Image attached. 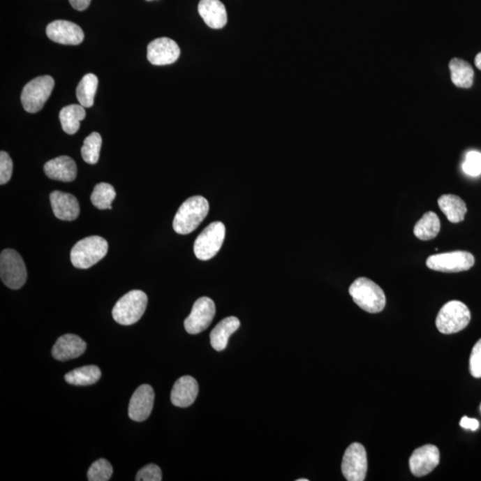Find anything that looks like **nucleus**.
I'll list each match as a JSON object with an SVG mask.
<instances>
[{
	"label": "nucleus",
	"instance_id": "obj_1",
	"mask_svg": "<svg viewBox=\"0 0 481 481\" xmlns=\"http://www.w3.org/2000/svg\"><path fill=\"white\" fill-rule=\"evenodd\" d=\"M209 209V202L205 197H190L177 209L173 221L174 230L179 235L192 233L207 217Z\"/></svg>",
	"mask_w": 481,
	"mask_h": 481
},
{
	"label": "nucleus",
	"instance_id": "obj_2",
	"mask_svg": "<svg viewBox=\"0 0 481 481\" xmlns=\"http://www.w3.org/2000/svg\"><path fill=\"white\" fill-rule=\"evenodd\" d=\"M354 302L368 313L382 312L385 308L386 296L380 287L367 277H360L350 287Z\"/></svg>",
	"mask_w": 481,
	"mask_h": 481
},
{
	"label": "nucleus",
	"instance_id": "obj_3",
	"mask_svg": "<svg viewBox=\"0 0 481 481\" xmlns=\"http://www.w3.org/2000/svg\"><path fill=\"white\" fill-rule=\"evenodd\" d=\"M109 245L105 238L92 235L82 239L71 251V261L77 269H89L104 259Z\"/></svg>",
	"mask_w": 481,
	"mask_h": 481
},
{
	"label": "nucleus",
	"instance_id": "obj_4",
	"mask_svg": "<svg viewBox=\"0 0 481 481\" xmlns=\"http://www.w3.org/2000/svg\"><path fill=\"white\" fill-rule=\"evenodd\" d=\"M147 302V295L143 290H131L116 302L112 309V318L121 325L135 324L145 314Z\"/></svg>",
	"mask_w": 481,
	"mask_h": 481
},
{
	"label": "nucleus",
	"instance_id": "obj_5",
	"mask_svg": "<svg viewBox=\"0 0 481 481\" xmlns=\"http://www.w3.org/2000/svg\"><path fill=\"white\" fill-rule=\"evenodd\" d=\"M471 312L459 300H452L442 306L436 319L438 330L444 334H457L470 324Z\"/></svg>",
	"mask_w": 481,
	"mask_h": 481
},
{
	"label": "nucleus",
	"instance_id": "obj_6",
	"mask_svg": "<svg viewBox=\"0 0 481 481\" xmlns=\"http://www.w3.org/2000/svg\"><path fill=\"white\" fill-rule=\"evenodd\" d=\"M54 80L50 75L37 77L31 80L22 89L21 102L22 108L30 114L40 112L51 96Z\"/></svg>",
	"mask_w": 481,
	"mask_h": 481
},
{
	"label": "nucleus",
	"instance_id": "obj_7",
	"mask_svg": "<svg viewBox=\"0 0 481 481\" xmlns=\"http://www.w3.org/2000/svg\"><path fill=\"white\" fill-rule=\"evenodd\" d=\"M0 277L6 286L18 290L27 280V270L21 255L12 249H6L0 255Z\"/></svg>",
	"mask_w": 481,
	"mask_h": 481
},
{
	"label": "nucleus",
	"instance_id": "obj_8",
	"mask_svg": "<svg viewBox=\"0 0 481 481\" xmlns=\"http://www.w3.org/2000/svg\"><path fill=\"white\" fill-rule=\"evenodd\" d=\"M225 237V227L222 222H213L196 238L193 251L197 259L209 260L221 251Z\"/></svg>",
	"mask_w": 481,
	"mask_h": 481
},
{
	"label": "nucleus",
	"instance_id": "obj_9",
	"mask_svg": "<svg viewBox=\"0 0 481 481\" xmlns=\"http://www.w3.org/2000/svg\"><path fill=\"white\" fill-rule=\"evenodd\" d=\"M475 263L473 255L464 251L431 255L426 261L429 269L444 273L467 271Z\"/></svg>",
	"mask_w": 481,
	"mask_h": 481
},
{
	"label": "nucleus",
	"instance_id": "obj_10",
	"mask_svg": "<svg viewBox=\"0 0 481 481\" xmlns=\"http://www.w3.org/2000/svg\"><path fill=\"white\" fill-rule=\"evenodd\" d=\"M342 474L348 481H364L367 473V455L363 445L351 444L345 451L341 464Z\"/></svg>",
	"mask_w": 481,
	"mask_h": 481
},
{
	"label": "nucleus",
	"instance_id": "obj_11",
	"mask_svg": "<svg viewBox=\"0 0 481 481\" xmlns=\"http://www.w3.org/2000/svg\"><path fill=\"white\" fill-rule=\"evenodd\" d=\"M215 314L214 302L208 297H202L196 300L188 318L184 322L186 331L190 334H201L212 324Z\"/></svg>",
	"mask_w": 481,
	"mask_h": 481
},
{
	"label": "nucleus",
	"instance_id": "obj_12",
	"mask_svg": "<svg viewBox=\"0 0 481 481\" xmlns=\"http://www.w3.org/2000/svg\"><path fill=\"white\" fill-rule=\"evenodd\" d=\"M180 56V48L169 38H159L147 47L148 61L154 66H163L175 63Z\"/></svg>",
	"mask_w": 481,
	"mask_h": 481
},
{
	"label": "nucleus",
	"instance_id": "obj_13",
	"mask_svg": "<svg viewBox=\"0 0 481 481\" xmlns=\"http://www.w3.org/2000/svg\"><path fill=\"white\" fill-rule=\"evenodd\" d=\"M441 454L434 445H425L415 450L409 459L411 473L416 477L427 475L440 464Z\"/></svg>",
	"mask_w": 481,
	"mask_h": 481
},
{
	"label": "nucleus",
	"instance_id": "obj_14",
	"mask_svg": "<svg viewBox=\"0 0 481 481\" xmlns=\"http://www.w3.org/2000/svg\"><path fill=\"white\" fill-rule=\"evenodd\" d=\"M46 32L51 40L59 44L77 46L84 40L82 29L69 21L57 20L50 22Z\"/></svg>",
	"mask_w": 481,
	"mask_h": 481
},
{
	"label": "nucleus",
	"instance_id": "obj_15",
	"mask_svg": "<svg viewBox=\"0 0 481 481\" xmlns=\"http://www.w3.org/2000/svg\"><path fill=\"white\" fill-rule=\"evenodd\" d=\"M154 392L148 384L138 387L132 395L128 406V416L135 422H144L154 408Z\"/></svg>",
	"mask_w": 481,
	"mask_h": 481
},
{
	"label": "nucleus",
	"instance_id": "obj_16",
	"mask_svg": "<svg viewBox=\"0 0 481 481\" xmlns=\"http://www.w3.org/2000/svg\"><path fill=\"white\" fill-rule=\"evenodd\" d=\"M50 202L54 216L61 221H75L80 215V203L71 193L54 191L50 193Z\"/></svg>",
	"mask_w": 481,
	"mask_h": 481
},
{
	"label": "nucleus",
	"instance_id": "obj_17",
	"mask_svg": "<svg viewBox=\"0 0 481 481\" xmlns=\"http://www.w3.org/2000/svg\"><path fill=\"white\" fill-rule=\"evenodd\" d=\"M198 393L199 385L195 378L189 376L180 377L171 390V403L177 408H188L195 401Z\"/></svg>",
	"mask_w": 481,
	"mask_h": 481
},
{
	"label": "nucleus",
	"instance_id": "obj_18",
	"mask_svg": "<svg viewBox=\"0 0 481 481\" xmlns=\"http://www.w3.org/2000/svg\"><path fill=\"white\" fill-rule=\"evenodd\" d=\"M86 348L87 343L82 338L75 334H64L57 339L52 355L58 361H67L82 356Z\"/></svg>",
	"mask_w": 481,
	"mask_h": 481
},
{
	"label": "nucleus",
	"instance_id": "obj_19",
	"mask_svg": "<svg viewBox=\"0 0 481 481\" xmlns=\"http://www.w3.org/2000/svg\"><path fill=\"white\" fill-rule=\"evenodd\" d=\"M45 174L50 179L73 182L77 177L75 161L69 156H59L48 161L44 165Z\"/></svg>",
	"mask_w": 481,
	"mask_h": 481
},
{
	"label": "nucleus",
	"instance_id": "obj_20",
	"mask_svg": "<svg viewBox=\"0 0 481 481\" xmlns=\"http://www.w3.org/2000/svg\"><path fill=\"white\" fill-rule=\"evenodd\" d=\"M198 12L209 27L221 29L227 24V9L219 0H201Z\"/></svg>",
	"mask_w": 481,
	"mask_h": 481
},
{
	"label": "nucleus",
	"instance_id": "obj_21",
	"mask_svg": "<svg viewBox=\"0 0 481 481\" xmlns=\"http://www.w3.org/2000/svg\"><path fill=\"white\" fill-rule=\"evenodd\" d=\"M240 325V321L235 316H228L219 322L209 336L212 348L217 351L224 350L228 347L229 338L238 330Z\"/></svg>",
	"mask_w": 481,
	"mask_h": 481
},
{
	"label": "nucleus",
	"instance_id": "obj_22",
	"mask_svg": "<svg viewBox=\"0 0 481 481\" xmlns=\"http://www.w3.org/2000/svg\"><path fill=\"white\" fill-rule=\"evenodd\" d=\"M451 80L461 89H470L473 84L474 71L471 64L460 58H453L450 63Z\"/></svg>",
	"mask_w": 481,
	"mask_h": 481
},
{
	"label": "nucleus",
	"instance_id": "obj_23",
	"mask_svg": "<svg viewBox=\"0 0 481 481\" xmlns=\"http://www.w3.org/2000/svg\"><path fill=\"white\" fill-rule=\"evenodd\" d=\"M438 206L448 221L452 223L463 221L467 212L466 202L459 196L445 195L438 199Z\"/></svg>",
	"mask_w": 481,
	"mask_h": 481
},
{
	"label": "nucleus",
	"instance_id": "obj_24",
	"mask_svg": "<svg viewBox=\"0 0 481 481\" xmlns=\"http://www.w3.org/2000/svg\"><path fill=\"white\" fill-rule=\"evenodd\" d=\"M85 108L82 105L66 106L60 111L59 119L63 131L68 135L77 133L80 130V121L86 117Z\"/></svg>",
	"mask_w": 481,
	"mask_h": 481
},
{
	"label": "nucleus",
	"instance_id": "obj_25",
	"mask_svg": "<svg viewBox=\"0 0 481 481\" xmlns=\"http://www.w3.org/2000/svg\"><path fill=\"white\" fill-rule=\"evenodd\" d=\"M441 231V221L438 215L432 212H426L422 218L416 223L414 234L422 241L434 239Z\"/></svg>",
	"mask_w": 481,
	"mask_h": 481
},
{
	"label": "nucleus",
	"instance_id": "obj_26",
	"mask_svg": "<svg viewBox=\"0 0 481 481\" xmlns=\"http://www.w3.org/2000/svg\"><path fill=\"white\" fill-rule=\"evenodd\" d=\"M101 374L98 367L86 366L71 371L66 374L64 379L72 385L89 386L98 383Z\"/></svg>",
	"mask_w": 481,
	"mask_h": 481
},
{
	"label": "nucleus",
	"instance_id": "obj_27",
	"mask_svg": "<svg viewBox=\"0 0 481 481\" xmlns=\"http://www.w3.org/2000/svg\"><path fill=\"white\" fill-rule=\"evenodd\" d=\"M98 86V77L93 73L86 74L80 80L78 87H77L76 96L80 104L83 108H89L93 106Z\"/></svg>",
	"mask_w": 481,
	"mask_h": 481
},
{
	"label": "nucleus",
	"instance_id": "obj_28",
	"mask_svg": "<svg viewBox=\"0 0 481 481\" xmlns=\"http://www.w3.org/2000/svg\"><path fill=\"white\" fill-rule=\"evenodd\" d=\"M116 197L114 187L108 183H99L95 186L90 200L92 205L99 209H112V202Z\"/></svg>",
	"mask_w": 481,
	"mask_h": 481
},
{
	"label": "nucleus",
	"instance_id": "obj_29",
	"mask_svg": "<svg viewBox=\"0 0 481 481\" xmlns=\"http://www.w3.org/2000/svg\"><path fill=\"white\" fill-rule=\"evenodd\" d=\"M102 147L101 135L98 132H93L84 140L82 147V156L83 160L89 164L98 163L100 156V151Z\"/></svg>",
	"mask_w": 481,
	"mask_h": 481
},
{
	"label": "nucleus",
	"instance_id": "obj_30",
	"mask_svg": "<svg viewBox=\"0 0 481 481\" xmlns=\"http://www.w3.org/2000/svg\"><path fill=\"white\" fill-rule=\"evenodd\" d=\"M114 473L112 464L108 460L101 458L92 464L88 471L89 481H108Z\"/></svg>",
	"mask_w": 481,
	"mask_h": 481
},
{
	"label": "nucleus",
	"instance_id": "obj_31",
	"mask_svg": "<svg viewBox=\"0 0 481 481\" xmlns=\"http://www.w3.org/2000/svg\"><path fill=\"white\" fill-rule=\"evenodd\" d=\"M464 172L471 177H478L481 174V154L478 151H470L467 153L463 163Z\"/></svg>",
	"mask_w": 481,
	"mask_h": 481
},
{
	"label": "nucleus",
	"instance_id": "obj_32",
	"mask_svg": "<svg viewBox=\"0 0 481 481\" xmlns=\"http://www.w3.org/2000/svg\"><path fill=\"white\" fill-rule=\"evenodd\" d=\"M137 481H161L163 474L161 468L156 464H151L142 468L135 476Z\"/></svg>",
	"mask_w": 481,
	"mask_h": 481
},
{
	"label": "nucleus",
	"instance_id": "obj_33",
	"mask_svg": "<svg viewBox=\"0 0 481 481\" xmlns=\"http://www.w3.org/2000/svg\"><path fill=\"white\" fill-rule=\"evenodd\" d=\"M13 174V161L8 153L1 151L0 153V185H5L11 179Z\"/></svg>",
	"mask_w": 481,
	"mask_h": 481
},
{
	"label": "nucleus",
	"instance_id": "obj_34",
	"mask_svg": "<svg viewBox=\"0 0 481 481\" xmlns=\"http://www.w3.org/2000/svg\"><path fill=\"white\" fill-rule=\"evenodd\" d=\"M470 371L474 378H481V339L474 345L470 357Z\"/></svg>",
	"mask_w": 481,
	"mask_h": 481
},
{
	"label": "nucleus",
	"instance_id": "obj_35",
	"mask_svg": "<svg viewBox=\"0 0 481 481\" xmlns=\"http://www.w3.org/2000/svg\"><path fill=\"white\" fill-rule=\"evenodd\" d=\"M460 425L464 429L475 431L479 429L480 424L476 419H471L464 416V417L461 419Z\"/></svg>",
	"mask_w": 481,
	"mask_h": 481
},
{
	"label": "nucleus",
	"instance_id": "obj_36",
	"mask_svg": "<svg viewBox=\"0 0 481 481\" xmlns=\"http://www.w3.org/2000/svg\"><path fill=\"white\" fill-rule=\"evenodd\" d=\"M69 1L75 10L84 11L89 8L91 0H69Z\"/></svg>",
	"mask_w": 481,
	"mask_h": 481
},
{
	"label": "nucleus",
	"instance_id": "obj_37",
	"mask_svg": "<svg viewBox=\"0 0 481 481\" xmlns=\"http://www.w3.org/2000/svg\"><path fill=\"white\" fill-rule=\"evenodd\" d=\"M475 66L478 69L481 71V52L478 54L475 57Z\"/></svg>",
	"mask_w": 481,
	"mask_h": 481
},
{
	"label": "nucleus",
	"instance_id": "obj_38",
	"mask_svg": "<svg viewBox=\"0 0 481 481\" xmlns=\"http://www.w3.org/2000/svg\"><path fill=\"white\" fill-rule=\"evenodd\" d=\"M308 480H306V479H299V480H297V481H308Z\"/></svg>",
	"mask_w": 481,
	"mask_h": 481
},
{
	"label": "nucleus",
	"instance_id": "obj_39",
	"mask_svg": "<svg viewBox=\"0 0 481 481\" xmlns=\"http://www.w3.org/2000/svg\"><path fill=\"white\" fill-rule=\"evenodd\" d=\"M147 1H151V0H147Z\"/></svg>",
	"mask_w": 481,
	"mask_h": 481
}]
</instances>
